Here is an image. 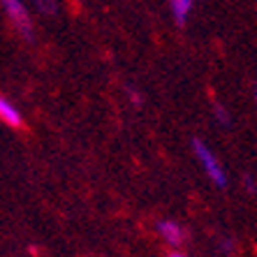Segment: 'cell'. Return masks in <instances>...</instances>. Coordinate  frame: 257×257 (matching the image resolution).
<instances>
[{"label": "cell", "mask_w": 257, "mask_h": 257, "mask_svg": "<svg viewBox=\"0 0 257 257\" xmlns=\"http://www.w3.org/2000/svg\"><path fill=\"white\" fill-rule=\"evenodd\" d=\"M3 10L7 12V17H10V21L14 24L19 35H24L26 40H33V24H30L28 10H26L24 3H19V0H5V3H3Z\"/></svg>", "instance_id": "cell-2"}, {"label": "cell", "mask_w": 257, "mask_h": 257, "mask_svg": "<svg viewBox=\"0 0 257 257\" xmlns=\"http://www.w3.org/2000/svg\"><path fill=\"white\" fill-rule=\"evenodd\" d=\"M127 97H130V100L132 102H135V107H142V95H139V93H137V90H135V88H127Z\"/></svg>", "instance_id": "cell-8"}, {"label": "cell", "mask_w": 257, "mask_h": 257, "mask_svg": "<svg viewBox=\"0 0 257 257\" xmlns=\"http://www.w3.org/2000/svg\"><path fill=\"white\" fill-rule=\"evenodd\" d=\"M156 229L169 245H181L183 243V239H186V229L181 227L179 222H174V220H160L156 225Z\"/></svg>", "instance_id": "cell-3"}, {"label": "cell", "mask_w": 257, "mask_h": 257, "mask_svg": "<svg viewBox=\"0 0 257 257\" xmlns=\"http://www.w3.org/2000/svg\"><path fill=\"white\" fill-rule=\"evenodd\" d=\"M192 151H195V156H197L199 162H202V167H204V172H206V176L213 181V186H218V188L227 186V174H225L222 165L218 162V158L213 156V151H211L199 137L192 139Z\"/></svg>", "instance_id": "cell-1"}, {"label": "cell", "mask_w": 257, "mask_h": 257, "mask_svg": "<svg viewBox=\"0 0 257 257\" xmlns=\"http://www.w3.org/2000/svg\"><path fill=\"white\" fill-rule=\"evenodd\" d=\"M169 257H186V255H181V252H172Z\"/></svg>", "instance_id": "cell-11"}, {"label": "cell", "mask_w": 257, "mask_h": 257, "mask_svg": "<svg viewBox=\"0 0 257 257\" xmlns=\"http://www.w3.org/2000/svg\"><path fill=\"white\" fill-rule=\"evenodd\" d=\"M220 248H222L225 252H232V250H234V241H232V239H222V241H220Z\"/></svg>", "instance_id": "cell-9"}, {"label": "cell", "mask_w": 257, "mask_h": 257, "mask_svg": "<svg viewBox=\"0 0 257 257\" xmlns=\"http://www.w3.org/2000/svg\"><path fill=\"white\" fill-rule=\"evenodd\" d=\"M255 102H257V84H255Z\"/></svg>", "instance_id": "cell-12"}, {"label": "cell", "mask_w": 257, "mask_h": 257, "mask_svg": "<svg viewBox=\"0 0 257 257\" xmlns=\"http://www.w3.org/2000/svg\"><path fill=\"white\" fill-rule=\"evenodd\" d=\"M37 10L49 12V14H56L58 12V5H56V3H37Z\"/></svg>", "instance_id": "cell-7"}, {"label": "cell", "mask_w": 257, "mask_h": 257, "mask_svg": "<svg viewBox=\"0 0 257 257\" xmlns=\"http://www.w3.org/2000/svg\"><path fill=\"white\" fill-rule=\"evenodd\" d=\"M195 7V3L192 0H172L169 3V12H172L174 21L179 26H186L188 21V14H190V10Z\"/></svg>", "instance_id": "cell-5"}, {"label": "cell", "mask_w": 257, "mask_h": 257, "mask_svg": "<svg viewBox=\"0 0 257 257\" xmlns=\"http://www.w3.org/2000/svg\"><path fill=\"white\" fill-rule=\"evenodd\" d=\"M213 114H215V118H218V123H220V125H225V127L232 125V116H229V111L222 107V104H215Z\"/></svg>", "instance_id": "cell-6"}, {"label": "cell", "mask_w": 257, "mask_h": 257, "mask_svg": "<svg viewBox=\"0 0 257 257\" xmlns=\"http://www.w3.org/2000/svg\"><path fill=\"white\" fill-rule=\"evenodd\" d=\"M0 120L7 123L10 127H24V116L19 114L17 107L3 95H0Z\"/></svg>", "instance_id": "cell-4"}, {"label": "cell", "mask_w": 257, "mask_h": 257, "mask_svg": "<svg viewBox=\"0 0 257 257\" xmlns=\"http://www.w3.org/2000/svg\"><path fill=\"white\" fill-rule=\"evenodd\" d=\"M245 188H248V190H250V192H255V190H257V188H255V181H252V176H250V174L245 176Z\"/></svg>", "instance_id": "cell-10"}]
</instances>
